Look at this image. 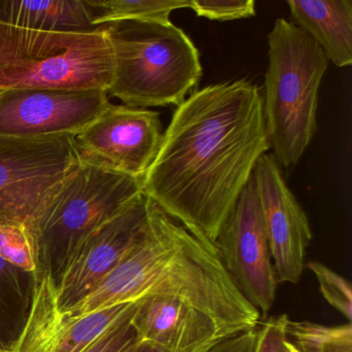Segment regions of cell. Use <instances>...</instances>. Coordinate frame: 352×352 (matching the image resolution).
<instances>
[{"instance_id":"obj_1","label":"cell","mask_w":352,"mask_h":352,"mask_svg":"<svg viewBox=\"0 0 352 352\" xmlns=\"http://www.w3.org/2000/svg\"><path fill=\"white\" fill-rule=\"evenodd\" d=\"M270 149L256 84L241 79L206 86L177 107L142 181L143 193L193 236L214 245Z\"/></svg>"},{"instance_id":"obj_2","label":"cell","mask_w":352,"mask_h":352,"mask_svg":"<svg viewBox=\"0 0 352 352\" xmlns=\"http://www.w3.org/2000/svg\"><path fill=\"white\" fill-rule=\"evenodd\" d=\"M148 298H174L197 309L226 338L256 329L261 320L232 281L215 245L193 236L150 199L147 226L137 246L87 296L58 313L79 318Z\"/></svg>"},{"instance_id":"obj_3","label":"cell","mask_w":352,"mask_h":352,"mask_svg":"<svg viewBox=\"0 0 352 352\" xmlns=\"http://www.w3.org/2000/svg\"><path fill=\"white\" fill-rule=\"evenodd\" d=\"M104 26L114 54L108 94L124 106L178 107L199 85V50L172 22L126 20Z\"/></svg>"},{"instance_id":"obj_4","label":"cell","mask_w":352,"mask_h":352,"mask_svg":"<svg viewBox=\"0 0 352 352\" xmlns=\"http://www.w3.org/2000/svg\"><path fill=\"white\" fill-rule=\"evenodd\" d=\"M267 44L265 129L278 164L292 168L316 133L319 88L329 59L307 32L283 18L276 20Z\"/></svg>"},{"instance_id":"obj_5","label":"cell","mask_w":352,"mask_h":352,"mask_svg":"<svg viewBox=\"0 0 352 352\" xmlns=\"http://www.w3.org/2000/svg\"><path fill=\"white\" fill-rule=\"evenodd\" d=\"M114 54L106 26L85 32H44L0 22V91L104 90Z\"/></svg>"},{"instance_id":"obj_6","label":"cell","mask_w":352,"mask_h":352,"mask_svg":"<svg viewBox=\"0 0 352 352\" xmlns=\"http://www.w3.org/2000/svg\"><path fill=\"white\" fill-rule=\"evenodd\" d=\"M142 181L80 164L51 195L30 228L40 257L60 255L63 265L84 238L120 214L143 193Z\"/></svg>"},{"instance_id":"obj_7","label":"cell","mask_w":352,"mask_h":352,"mask_svg":"<svg viewBox=\"0 0 352 352\" xmlns=\"http://www.w3.org/2000/svg\"><path fill=\"white\" fill-rule=\"evenodd\" d=\"M79 164L71 135L0 138V220L30 230L49 197Z\"/></svg>"},{"instance_id":"obj_8","label":"cell","mask_w":352,"mask_h":352,"mask_svg":"<svg viewBox=\"0 0 352 352\" xmlns=\"http://www.w3.org/2000/svg\"><path fill=\"white\" fill-rule=\"evenodd\" d=\"M214 245L232 281L258 311L261 320L269 317L278 282L253 178L241 192Z\"/></svg>"},{"instance_id":"obj_9","label":"cell","mask_w":352,"mask_h":352,"mask_svg":"<svg viewBox=\"0 0 352 352\" xmlns=\"http://www.w3.org/2000/svg\"><path fill=\"white\" fill-rule=\"evenodd\" d=\"M160 113L110 104L74 138L80 164L143 180L162 145Z\"/></svg>"},{"instance_id":"obj_10","label":"cell","mask_w":352,"mask_h":352,"mask_svg":"<svg viewBox=\"0 0 352 352\" xmlns=\"http://www.w3.org/2000/svg\"><path fill=\"white\" fill-rule=\"evenodd\" d=\"M148 203L149 199L142 193L67 254L54 285L59 312L87 296L137 246L147 226Z\"/></svg>"},{"instance_id":"obj_11","label":"cell","mask_w":352,"mask_h":352,"mask_svg":"<svg viewBox=\"0 0 352 352\" xmlns=\"http://www.w3.org/2000/svg\"><path fill=\"white\" fill-rule=\"evenodd\" d=\"M110 104L104 90H3L0 138H75Z\"/></svg>"},{"instance_id":"obj_12","label":"cell","mask_w":352,"mask_h":352,"mask_svg":"<svg viewBox=\"0 0 352 352\" xmlns=\"http://www.w3.org/2000/svg\"><path fill=\"white\" fill-rule=\"evenodd\" d=\"M263 212L278 284H296L304 272L307 249L312 242L310 222L286 184L273 154H265L252 175Z\"/></svg>"},{"instance_id":"obj_13","label":"cell","mask_w":352,"mask_h":352,"mask_svg":"<svg viewBox=\"0 0 352 352\" xmlns=\"http://www.w3.org/2000/svg\"><path fill=\"white\" fill-rule=\"evenodd\" d=\"M131 321L138 343L164 352H209L226 339L210 317L174 298L140 300Z\"/></svg>"},{"instance_id":"obj_14","label":"cell","mask_w":352,"mask_h":352,"mask_svg":"<svg viewBox=\"0 0 352 352\" xmlns=\"http://www.w3.org/2000/svg\"><path fill=\"white\" fill-rule=\"evenodd\" d=\"M292 23L309 34L336 67L352 65L351 0H287Z\"/></svg>"},{"instance_id":"obj_15","label":"cell","mask_w":352,"mask_h":352,"mask_svg":"<svg viewBox=\"0 0 352 352\" xmlns=\"http://www.w3.org/2000/svg\"><path fill=\"white\" fill-rule=\"evenodd\" d=\"M0 22L44 32H85L100 28L94 25L87 0H0Z\"/></svg>"},{"instance_id":"obj_16","label":"cell","mask_w":352,"mask_h":352,"mask_svg":"<svg viewBox=\"0 0 352 352\" xmlns=\"http://www.w3.org/2000/svg\"><path fill=\"white\" fill-rule=\"evenodd\" d=\"M96 28L126 20L170 21L178 9L188 8L189 1L180 0H87Z\"/></svg>"},{"instance_id":"obj_17","label":"cell","mask_w":352,"mask_h":352,"mask_svg":"<svg viewBox=\"0 0 352 352\" xmlns=\"http://www.w3.org/2000/svg\"><path fill=\"white\" fill-rule=\"evenodd\" d=\"M288 341L300 352H352V323L324 325L312 321L288 320Z\"/></svg>"},{"instance_id":"obj_18","label":"cell","mask_w":352,"mask_h":352,"mask_svg":"<svg viewBox=\"0 0 352 352\" xmlns=\"http://www.w3.org/2000/svg\"><path fill=\"white\" fill-rule=\"evenodd\" d=\"M0 258L26 273L38 271L40 253L28 226L0 220Z\"/></svg>"},{"instance_id":"obj_19","label":"cell","mask_w":352,"mask_h":352,"mask_svg":"<svg viewBox=\"0 0 352 352\" xmlns=\"http://www.w3.org/2000/svg\"><path fill=\"white\" fill-rule=\"evenodd\" d=\"M306 267L316 278L324 300L341 313L347 319V322L351 323L352 290L349 282L343 276L318 261H309Z\"/></svg>"},{"instance_id":"obj_20","label":"cell","mask_w":352,"mask_h":352,"mask_svg":"<svg viewBox=\"0 0 352 352\" xmlns=\"http://www.w3.org/2000/svg\"><path fill=\"white\" fill-rule=\"evenodd\" d=\"M188 9L214 21L246 19L256 14L254 0H191Z\"/></svg>"},{"instance_id":"obj_21","label":"cell","mask_w":352,"mask_h":352,"mask_svg":"<svg viewBox=\"0 0 352 352\" xmlns=\"http://www.w3.org/2000/svg\"><path fill=\"white\" fill-rule=\"evenodd\" d=\"M287 314L267 317L257 327V344L255 352H286V324Z\"/></svg>"},{"instance_id":"obj_22","label":"cell","mask_w":352,"mask_h":352,"mask_svg":"<svg viewBox=\"0 0 352 352\" xmlns=\"http://www.w3.org/2000/svg\"><path fill=\"white\" fill-rule=\"evenodd\" d=\"M133 315L104 333L84 352H123L135 343L137 338L131 321Z\"/></svg>"},{"instance_id":"obj_23","label":"cell","mask_w":352,"mask_h":352,"mask_svg":"<svg viewBox=\"0 0 352 352\" xmlns=\"http://www.w3.org/2000/svg\"><path fill=\"white\" fill-rule=\"evenodd\" d=\"M256 344L257 331L251 329L222 340L209 352H255Z\"/></svg>"},{"instance_id":"obj_24","label":"cell","mask_w":352,"mask_h":352,"mask_svg":"<svg viewBox=\"0 0 352 352\" xmlns=\"http://www.w3.org/2000/svg\"><path fill=\"white\" fill-rule=\"evenodd\" d=\"M135 352H164L162 350L158 349L157 347L149 345V344L138 343Z\"/></svg>"},{"instance_id":"obj_25","label":"cell","mask_w":352,"mask_h":352,"mask_svg":"<svg viewBox=\"0 0 352 352\" xmlns=\"http://www.w3.org/2000/svg\"><path fill=\"white\" fill-rule=\"evenodd\" d=\"M285 347H286V352H300V351H298V349H296V347H294V345H292V343H290L289 341H288V339H287V341H286Z\"/></svg>"},{"instance_id":"obj_26","label":"cell","mask_w":352,"mask_h":352,"mask_svg":"<svg viewBox=\"0 0 352 352\" xmlns=\"http://www.w3.org/2000/svg\"><path fill=\"white\" fill-rule=\"evenodd\" d=\"M0 352H12L11 349H8L7 347H6L5 345H3V343H1V341H0Z\"/></svg>"}]
</instances>
